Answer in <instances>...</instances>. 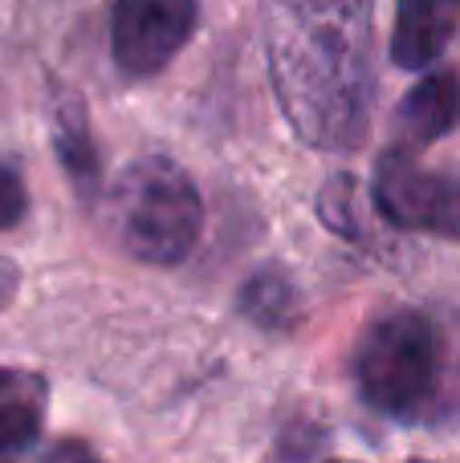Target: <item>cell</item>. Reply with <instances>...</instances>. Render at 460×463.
I'll return each instance as SVG.
<instances>
[{"mask_svg": "<svg viewBox=\"0 0 460 463\" xmlns=\"http://www.w3.org/2000/svg\"><path fill=\"white\" fill-rule=\"evenodd\" d=\"M273 90L298 138L355 151L371 127V0H269Z\"/></svg>", "mask_w": 460, "mask_h": 463, "instance_id": "cell-1", "label": "cell"}, {"mask_svg": "<svg viewBox=\"0 0 460 463\" xmlns=\"http://www.w3.org/2000/svg\"><path fill=\"white\" fill-rule=\"evenodd\" d=\"M355 383L367 407L416 419L440 391V337L424 313L399 309L375 321L355 354Z\"/></svg>", "mask_w": 460, "mask_h": 463, "instance_id": "cell-2", "label": "cell"}, {"mask_svg": "<svg viewBox=\"0 0 460 463\" xmlns=\"http://www.w3.org/2000/svg\"><path fill=\"white\" fill-rule=\"evenodd\" d=\"M114 220L130 256L179 264L200 240V192L171 159H139L114 192Z\"/></svg>", "mask_w": 460, "mask_h": 463, "instance_id": "cell-3", "label": "cell"}, {"mask_svg": "<svg viewBox=\"0 0 460 463\" xmlns=\"http://www.w3.org/2000/svg\"><path fill=\"white\" fill-rule=\"evenodd\" d=\"M371 195L396 228L460 240V179L424 171L407 151H388L375 163Z\"/></svg>", "mask_w": 460, "mask_h": 463, "instance_id": "cell-4", "label": "cell"}, {"mask_svg": "<svg viewBox=\"0 0 460 463\" xmlns=\"http://www.w3.org/2000/svg\"><path fill=\"white\" fill-rule=\"evenodd\" d=\"M196 29V0H114L110 53L122 73H159Z\"/></svg>", "mask_w": 460, "mask_h": 463, "instance_id": "cell-5", "label": "cell"}, {"mask_svg": "<svg viewBox=\"0 0 460 463\" xmlns=\"http://www.w3.org/2000/svg\"><path fill=\"white\" fill-rule=\"evenodd\" d=\"M460 21V0H399L391 61L399 70H428L448 49Z\"/></svg>", "mask_w": 460, "mask_h": 463, "instance_id": "cell-6", "label": "cell"}, {"mask_svg": "<svg viewBox=\"0 0 460 463\" xmlns=\"http://www.w3.org/2000/svg\"><path fill=\"white\" fill-rule=\"evenodd\" d=\"M460 122V73L436 70L404 94L396 110V130L407 146H432Z\"/></svg>", "mask_w": 460, "mask_h": 463, "instance_id": "cell-7", "label": "cell"}, {"mask_svg": "<svg viewBox=\"0 0 460 463\" xmlns=\"http://www.w3.org/2000/svg\"><path fill=\"white\" fill-rule=\"evenodd\" d=\"M45 378L29 370H0V456L24 451L41 435Z\"/></svg>", "mask_w": 460, "mask_h": 463, "instance_id": "cell-8", "label": "cell"}, {"mask_svg": "<svg viewBox=\"0 0 460 463\" xmlns=\"http://www.w3.org/2000/svg\"><path fill=\"white\" fill-rule=\"evenodd\" d=\"M53 146L62 155V167L81 192H90L98 179V151H94V138H90L86 127V110H81L78 98H65L57 106V118H53Z\"/></svg>", "mask_w": 460, "mask_h": 463, "instance_id": "cell-9", "label": "cell"}, {"mask_svg": "<svg viewBox=\"0 0 460 463\" xmlns=\"http://www.w3.org/2000/svg\"><path fill=\"white\" fill-rule=\"evenodd\" d=\"M29 208V195H24V184L13 175V171L0 167V228H13L16 220Z\"/></svg>", "mask_w": 460, "mask_h": 463, "instance_id": "cell-10", "label": "cell"}, {"mask_svg": "<svg viewBox=\"0 0 460 463\" xmlns=\"http://www.w3.org/2000/svg\"><path fill=\"white\" fill-rule=\"evenodd\" d=\"M13 293H16V264L0 260V309L13 301Z\"/></svg>", "mask_w": 460, "mask_h": 463, "instance_id": "cell-11", "label": "cell"}]
</instances>
